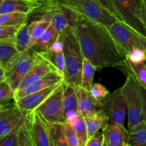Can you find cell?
Masks as SVG:
<instances>
[{
    "mask_svg": "<svg viewBox=\"0 0 146 146\" xmlns=\"http://www.w3.org/2000/svg\"><path fill=\"white\" fill-rule=\"evenodd\" d=\"M74 28L82 54L97 68L125 64L126 56L122 52L108 27L74 13Z\"/></svg>",
    "mask_w": 146,
    "mask_h": 146,
    "instance_id": "6da1fadb",
    "label": "cell"
},
{
    "mask_svg": "<svg viewBox=\"0 0 146 146\" xmlns=\"http://www.w3.org/2000/svg\"><path fill=\"white\" fill-rule=\"evenodd\" d=\"M64 44V52L66 60L64 82L80 86L81 84L83 60L79 43L72 26H70L60 37Z\"/></svg>",
    "mask_w": 146,
    "mask_h": 146,
    "instance_id": "7a4b0ae2",
    "label": "cell"
},
{
    "mask_svg": "<svg viewBox=\"0 0 146 146\" xmlns=\"http://www.w3.org/2000/svg\"><path fill=\"white\" fill-rule=\"evenodd\" d=\"M62 7L109 28L119 20L98 0H57Z\"/></svg>",
    "mask_w": 146,
    "mask_h": 146,
    "instance_id": "3957f363",
    "label": "cell"
},
{
    "mask_svg": "<svg viewBox=\"0 0 146 146\" xmlns=\"http://www.w3.org/2000/svg\"><path fill=\"white\" fill-rule=\"evenodd\" d=\"M37 51L33 48L24 52H19L4 67L5 81L16 91L25 76L35 63Z\"/></svg>",
    "mask_w": 146,
    "mask_h": 146,
    "instance_id": "277c9868",
    "label": "cell"
},
{
    "mask_svg": "<svg viewBox=\"0 0 146 146\" xmlns=\"http://www.w3.org/2000/svg\"><path fill=\"white\" fill-rule=\"evenodd\" d=\"M117 45L125 56L134 48L146 50V36L118 20L108 28Z\"/></svg>",
    "mask_w": 146,
    "mask_h": 146,
    "instance_id": "5b68a950",
    "label": "cell"
},
{
    "mask_svg": "<svg viewBox=\"0 0 146 146\" xmlns=\"http://www.w3.org/2000/svg\"><path fill=\"white\" fill-rule=\"evenodd\" d=\"M123 87L126 100L128 126L131 129L143 121V101L140 84L131 71H128Z\"/></svg>",
    "mask_w": 146,
    "mask_h": 146,
    "instance_id": "8992f818",
    "label": "cell"
},
{
    "mask_svg": "<svg viewBox=\"0 0 146 146\" xmlns=\"http://www.w3.org/2000/svg\"><path fill=\"white\" fill-rule=\"evenodd\" d=\"M112 1L118 19L146 36V29L142 16L141 0Z\"/></svg>",
    "mask_w": 146,
    "mask_h": 146,
    "instance_id": "52a82bcc",
    "label": "cell"
},
{
    "mask_svg": "<svg viewBox=\"0 0 146 146\" xmlns=\"http://www.w3.org/2000/svg\"><path fill=\"white\" fill-rule=\"evenodd\" d=\"M63 83L35 110L50 123H64L66 121Z\"/></svg>",
    "mask_w": 146,
    "mask_h": 146,
    "instance_id": "ba28073f",
    "label": "cell"
},
{
    "mask_svg": "<svg viewBox=\"0 0 146 146\" xmlns=\"http://www.w3.org/2000/svg\"><path fill=\"white\" fill-rule=\"evenodd\" d=\"M101 109L109 118L110 123L123 125L127 112L123 87L117 88L101 101Z\"/></svg>",
    "mask_w": 146,
    "mask_h": 146,
    "instance_id": "9c48e42d",
    "label": "cell"
},
{
    "mask_svg": "<svg viewBox=\"0 0 146 146\" xmlns=\"http://www.w3.org/2000/svg\"><path fill=\"white\" fill-rule=\"evenodd\" d=\"M54 70H57V68L53 65L52 63L48 61L41 53L37 51V57L35 63L25 76L15 93L24 89L46 74Z\"/></svg>",
    "mask_w": 146,
    "mask_h": 146,
    "instance_id": "30bf717a",
    "label": "cell"
},
{
    "mask_svg": "<svg viewBox=\"0 0 146 146\" xmlns=\"http://www.w3.org/2000/svg\"><path fill=\"white\" fill-rule=\"evenodd\" d=\"M61 84H55L16 100V105L24 113L33 112Z\"/></svg>",
    "mask_w": 146,
    "mask_h": 146,
    "instance_id": "8fae6325",
    "label": "cell"
},
{
    "mask_svg": "<svg viewBox=\"0 0 146 146\" xmlns=\"http://www.w3.org/2000/svg\"><path fill=\"white\" fill-rule=\"evenodd\" d=\"M25 113L16 105V103L0 112V138H2L22 122Z\"/></svg>",
    "mask_w": 146,
    "mask_h": 146,
    "instance_id": "7c38bea8",
    "label": "cell"
},
{
    "mask_svg": "<svg viewBox=\"0 0 146 146\" xmlns=\"http://www.w3.org/2000/svg\"><path fill=\"white\" fill-rule=\"evenodd\" d=\"M64 81V76L61 74L58 70H54L51 71L41 77L40 79L37 80L36 81L34 82L25 88L24 89L21 90V91L15 93V101L17 99L26 96L30 94L36 92V91H40V90L44 89L48 87L54 86L55 84H61Z\"/></svg>",
    "mask_w": 146,
    "mask_h": 146,
    "instance_id": "4fadbf2b",
    "label": "cell"
},
{
    "mask_svg": "<svg viewBox=\"0 0 146 146\" xmlns=\"http://www.w3.org/2000/svg\"><path fill=\"white\" fill-rule=\"evenodd\" d=\"M49 8L28 0H4L0 6V14L19 12L29 14L33 12H44Z\"/></svg>",
    "mask_w": 146,
    "mask_h": 146,
    "instance_id": "5bb4252c",
    "label": "cell"
},
{
    "mask_svg": "<svg viewBox=\"0 0 146 146\" xmlns=\"http://www.w3.org/2000/svg\"><path fill=\"white\" fill-rule=\"evenodd\" d=\"M105 138L104 146H128V131L123 125L108 123L103 129Z\"/></svg>",
    "mask_w": 146,
    "mask_h": 146,
    "instance_id": "9a60e30c",
    "label": "cell"
},
{
    "mask_svg": "<svg viewBox=\"0 0 146 146\" xmlns=\"http://www.w3.org/2000/svg\"><path fill=\"white\" fill-rule=\"evenodd\" d=\"M78 112L83 117H88L101 108V101L94 98L91 91L78 86L76 89Z\"/></svg>",
    "mask_w": 146,
    "mask_h": 146,
    "instance_id": "2e32d148",
    "label": "cell"
},
{
    "mask_svg": "<svg viewBox=\"0 0 146 146\" xmlns=\"http://www.w3.org/2000/svg\"><path fill=\"white\" fill-rule=\"evenodd\" d=\"M33 132L36 146H53L49 135V122L38 111H34Z\"/></svg>",
    "mask_w": 146,
    "mask_h": 146,
    "instance_id": "e0dca14e",
    "label": "cell"
},
{
    "mask_svg": "<svg viewBox=\"0 0 146 146\" xmlns=\"http://www.w3.org/2000/svg\"><path fill=\"white\" fill-rule=\"evenodd\" d=\"M50 9L52 14L51 25L56 34L58 39H59L64 31L71 26L70 18L66 9L60 5L57 1L51 6Z\"/></svg>",
    "mask_w": 146,
    "mask_h": 146,
    "instance_id": "ac0fdd59",
    "label": "cell"
},
{
    "mask_svg": "<svg viewBox=\"0 0 146 146\" xmlns=\"http://www.w3.org/2000/svg\"><path fill=\"white\" fill-rule=\"evenodd\" d=\"M64 113L66 121H71L76 115H79L78 112V99H77L76 86L66 84L64 81Z\"/></svg>",
    "mask_w": 146,
    "mask_h": 146,
    "instance_id": "d6986e66",
    "label": "cell"
},
{
    "mask_svg": "<svg viewBox=\"0 0 146 146\" xmlns=\"http://www.w3.org/2000/svg\"><path fill=\"white\" fill-rule=\"evenodd\" d=\"M40 53L48 61H51L53 65L57 68V70L64 76L66 60L64 52V44L61 40H56L46 51H41Z\"/></svg>",
    "mask_w": 146,
    "mask_h": 146,
    "instance_id": "ffe728a7",
    "label": "cell"
},
{
    "mask_svg": "<svg viewBox=\"0 0 146 146\" xmlns=\"http://www.w3.org/2000/svg\"><path fill=\"white\" fill-rule=\"evenodd\" d=\"M34 111L25 113L18 130V146H36L33 132Z\"/></svg>",
    "mask_w": 146,
    "mask_h": 146,
    "instance_id": "44dd1931",
    "label": "cell"
},
{
    "mask_svg": "<svg viewBox=\"0 0 146 146\" xmlns=\"http://www.w3.org/2000/svg\"><path fill=\"white\" fill-rule=\"evenodd\" d=\"M88 139L95 135L100 129H104L109 123V118L101 108L90 116L85 117Z\"/></svg>",
    "mask_w": 146,
    "mask_h": 146,
    "instance_id": "7402d4cb",
    "label": "cell"
},
{
    "mask_svg": "<svg viewBox=\"0 0 146 146\" xmlns=\"http://www.w3.org/2000/svg\"><path fill=\"white\" fill-rule=\"evenodd\" d=\"M51 11L50 8L44 11V14L38 20L32 21L29 24L30 31H31V44L32 46L39 37L44 33V31L49 27L51 24Z\"/></svg>",
    "mask_w": 146,
    "mask_h": 146,
    "instance_id": "603a6c76",
    "label": "cell"
},
{
    "mask_svg": "<svg viewBox=\"0 0 146 146\" xmlns=\"http://www.w3.org/2000/svg\"><path fill=\"white\" fill-rule=\"evenodd\" d=\"M14 44L19 53L24 52L32 48L29 24L25 23L19 28L14 38Z\"/></svg>",
    "mask_w": 146,
    "mask_h": 146,
    "instance_id": "cb8c5ba5",
    "label": "cell"
},
{
    "mask_svg": "<svg viewBox=\"0 0 146 146\" xmlns=\"http://www.w3.org/2000/svg\"><path fill=\"white\" fill-rule=\"evenodd\" d=\"M128 146H146V123L144 121L129 129Z\"/></svg>",
    "mask_w": 146,
    "mask_h": 146,
    "instance_id": "d4e9b609",
    "label": "cell"
},
{
    "mask_svg": "<svg viewBox=\"0 0 146 146\" xmlns=\"http://www.w3.org/2000/svg\"><path fill=\"white\" fill-rule=\"evenodd\" d=\"M49 135L53 146H68L64 123H50Z\"/></svg>",
    "mask_w": 146,
    "mask_h": 146,
    "instance_id": "484cf974",
    "label": "cell"
},
{
    "mask_svg": "<svg viewBox=\"0 0 146 146\" xmlns=\"http://www.w3.org/2000/svg\"><path fill=\"white\" fill-rule=\"evenodd\" d=\"M57 39L58 37L51 24L49 27L44 31V34L33 45L32 48L38 52L45 51L49 48L52 43Z\"/></svg>",
    "mask_w": 146,
    "mask_h": 146,
    "instance_id": "4316f807",
    "label": "cell"
},
{
    "mask_svg": "<svg viewBox=\"0 0 146 146\" xmlns=\"http://www.w3.org/2000/svg\"><path fill=\"white\" fill-rule=\"evenodd\" d=\"M28 14L14 12L0 14V25L20 27L27 22Z\"/></svg>",
    "mask_w": 146,
    "mask_h": 146,
    "instance_id": "83f0119b",
    "label": "cell"
},
{
    "mask_svg": "<svg viewBox=\"0 0 146 146\" xmlns=\"http://www.w3.org/2000/svg\"><path fill=\"white\" fill-rule=\"evenodd\" d=\"M96 68L94 64L84 56L83 60L82 74H81V84L80 86L88 91H91L94 84V74Z\"/></svg>",
    "mask_w": 146,
    "mask_h": 146,
    "instance_id": "f1b7e54d",
    "label": "cell"
},
{
    "mask_svg": "<svg viewBox=\"0 0 146 146\" xmlns=\"http://www.w3.org/2000/svg\"><path fill=\"white\" fill-rule=\"evenodd\" d=\"M71 123L73 128L75 130L76 135L78 138L80 146H86L88 141L87 125L85 118L82 115H76L74 119L71 121H67Z\"/></svg>",
    "mask_w": 146,
    "mask_h": 146,
    "instance_id": "f546056e",
    "label": "cell"
},
{
    "mask_svg": "<svg viewBox=\"0 0 146 146\" xmlns=\"http://www.w3.org/2000/svg\"><path fill=\"white\" fill-rule=\"evenodd\" d=\"M125 65L131 71L141 86L146 88V62L140 64H135L125 60Z\"/></svg>",
    "mask_w": 146,
    "mask_h": 146,
    "instance_id": "4dcf8cb0",
    "label": "cell"
},
{
    "mask_svg": "<svg viewBox=\"0 0 146 146\" xmlns=\"http://www.w3.org/2000/svg\"><path fill=\"white\" fill-rule=\"evenodd\" d=\"M18 53L14 42H4L0 44V65L4 68Z\"/></svg>",
    "mask_w": 146,
    "mask_h": 146,
    "instance_id": "1f68e13d",
    "label": "cell"
},
{
    "mask_svg": "<svg viewBox=\"0 0 146 146\" xmlns=\"http://www.w3.org/2000/svg\"><path fill=\"white\" fill-rule=\"evenodd\" d=\"M12 101H15V91L9 83L4 80L0 82V105L10 106Z\"/></svg>",
    "mask_w": 146,
    "mask_h": 146,
    "instance_id": "d6a6232c",
    "label": "cell"
},
{
    "mask_svg": "<svg viewBox=\"0 0 146 146\" xmlns=\"http://www.w3.org/2000/svg\"><path fill=\"white\" fill-rule=\"evenodd\" d=\"M21 123L0 138V146H18V130Z\"/></svg>",
    "mask_w": 146,
    "mask_h": 146,
    "instance_id": "836d02e7",
    "label": "cell"
},
{
    "mask_svg": "<svg viewBox=\"0 0 146 146\" xmlns=\"http://www.w3.org/2000/svg\"><path fill=\"white\" fill-rule=\"evenodd\" d=\"M126 59L135 64L146 62V50L134 48L126 55Z\"/></svg>",
    "mask_w": 146,
    "mask_h": 146,
    "instance_id": "e575fe53",
    "label": "cell"
},
{
    "mask_svg": "<svg viewBox=\"0 0 146 146\" xmlns=\"http://www.w3.org/2000/svg\"><path fill=\"white\" fill-rule=\"evenodd\" d=\"M19 27L0 25V41L14 43V38Z\"/></svg>",
    "mask_w": 146,
    "mask_h": 146,
    "instance_id": "d590c367",
    "label": "cell"
},
{
    "mask_svg": "<svg viewBox=\"0 0 146 146\" xmlns=\"http://www.w3.org/2000/svg\"><path fill=\"white\" fill-rule=\"evenodd\" d=\"M65 127L66 136L67 142L68 146H80L78 138L76 135L75 130L73 128L68 121H65L64 122Z\"/></svg>",
    "mask_w": 146,
    "mask_h": 146,
    "instance_id": "8d00e7d4",
    "label": "cell"
},
{
    "mask_svg": "<svg viewBox=\"0 0 146 146\" xmlns=\"http://www.w3.org/2000/svg\"><path fill=\"white\" fill-rule=\"evenodd\" d=\"M90 91L94 98L101 101L109 94V91H108V89L102 84H98V83L93 84Z\"/></svg>",
    "mask_w": 146,
    "mask_h": 146,
    "instance_id": "74e56055",
    "label": "cell"
},
{
    "mask_svg": "<svg viewBox=\"0 0 146 146\" xmlns=\"http://www.w3.org/2000/svg\"><path fill=\"white\" fill-rule=\"evenodd\" d=\"M105 143V138L103 133L96 134L91 138H89L86 146H104Z\"/></svg>",
    "mask_w": 146,
    "mask_h": 146,
    "instance_id": "f35d334b",
    "label": "cell"
},
{
    "mask_svg": "<svg viewBox=\"0 0 146 146\" xmlns=\"http://www.w3.org/2000/svg\"><path fill=\"white\" fill-rule=\"evenodd\" d=\"M140 90L143 101V121L146 123V88L140 85Z\"/></svg>",
    "mask_w": 146,
    "mask_h": 146,
    "instance_id": "ab89813d",
    "label": "cell"
},
{
    "mask_svg": "<svg viewBox=\"0 0 146 146\" xmlns=\"http://www.w3.org/2000/svg\"><path fill=\"white\" fill-rule=\"evenodd\" d=\"M98 1H99L101 4H104V5L105 6L107 9H109L111 12L113 13V14L117 17L116 11H115V7H114L113 3L112 0H98Z\"/></svg>",
    "mask_w": 146,
    "mask_h": 146,
    "instance_id": "60d3db41",
    "label": "cell"
},
{
    "mask_svg": "<svg viewBox=\"0 0 146 146\" xmlns=\"http://www.w3.org/2000/svg\"><path fill=\"white\" fill-rule=\"evenodd\" d=\"M28 1L38 3V4H41V5L47 7V8H49V7H51L54 2H56L57 0H28Z\"/></svg>",
    "mask_w": 146,
    "mask_h": 146,
    "instance_id": "b9f144b4",
    "label": "cell"
},
{
    "mask_svg": "<svg viewBox=\"0 0 146 146\" xmlns=\"http://www.w3.org/2000/svg\"><path fill=\"white\" fill-rule=\"evenodd\" d=\"M141 8H142V16L144 24L146 29V0L141 1Z\"/></svg>",
    "mask_w": 146,
    "mask_h": 146,
    "instance_id": "7bdbcfd3",
    "label": "cell"
},
{
    "mask_svg": "<svg viewBox=\"0 0 146 146\" xmlns=\"http://www.w3.org/2000/svg\"><path fill=\"white\" fill-rule=\"evenodd\" d=\"M5 80V71L4 68L0 66V82Z\"/></svg>",
    "mask_w": 146,
    "mask_h": 146,
    "instance_id": "ee69618b",
    "label": "cell"
},
{
    "mask_svg": "<svg viewBox=\"0 0 146 146\" xmlns=\"http://www.w3.org/2000/svg\"><path fill=\"white\" fill-rule=\"evenodd\" d=\"M7 107H8V106H5L0 105V112H1V111H2L3 110L5 109V108H7Z\"/></svg>",
    "mask_w": 146,
    "mask_h": 146,
    "instance_id": "f6af8a7d",
    "label": "cell"
},
{
    "mask_svg": "<svg viewBox=\"0 0 146 146\" xmlns=\"http://www.w3.org/2000/svg\"><path fill=\"white\" fill-rule=\"evenodd\" d=\"M4 42H9V41H0V44H3V43H4Z\"/></svg>",
    "mask_w": 146,
    "mask_h": 146,
    "instance_id": "bcb514c9",
    "label": "cell"
},
{
    "mask_svg": "<svg viewBox=\"0 0 146 146\" xmlns=\"http://www.w3.org/2000/svg\"><path fill=\"white\" fill-rule=\"evenodd\" d=\"M3 1H4V0H0V6H1V4H2Z\"/></svg>",
    "mask_w": 146,
    "mask_h": 146,
    "instance_id": "7dc6e473",
    "label": "cell"
},
{
    "mask_svg": "<svg viewBox=\"0 0 146 146\" xmlns=\"http://www.w3.org/2000/svg\"><path fill=\"white\" fill-rule=\"evenodd\" d=\"M141 1H142V0H141Z\"/></svg>",
    "mask_w": 146,
    "mask_h": 146,
    "instance_id": "c3c4849f",
    "label": "cell"
},
{
    "mask_svg": "<svg viewBox=\"0 0 146 146\" xmlns=\"http://www.w3.org/2000/svg\"><path fill=\"white\" fill-rule=\"evenodd\" d=\"M0 66H1V65H0Z\"/></svg>",
    "mask_w": 146,
    "mask_h": 146,
    "instance_id": "681fc988",
    "label": "cell"
}]
</instances>
